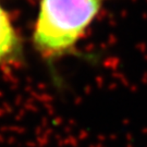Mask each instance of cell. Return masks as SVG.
Instances as JSON below:
<instances>
[{"label":"cell","instance_id":"obj_1","mask_svg":"<svg viewBox=\"0 0 147 147\" xmlns=\"http://www.w3.org/2000/svg\"><path fill=\"white\" fill-rule=\"evenodd\" d=\"M106 0H39L32 32L33 49L46 64L53 83L62 86L56 64L70 56L90 60L78 44L98 18Z\"/></svg>","mask_w":147,"mask_h":147},{"label":"cell","instance_id":"obj_2","mask_svg":"<svg viewBox=\"0 0 147 147\" xmlns=\"http://www.w3.org/2000/svg\"><path fill=\"white\" fill-rule=\"evenodd\" d=\"M24 61V42L0 0V67H16Z\"/></svg>","mask_w":147,"mask_h":147}]
</instances>
